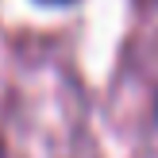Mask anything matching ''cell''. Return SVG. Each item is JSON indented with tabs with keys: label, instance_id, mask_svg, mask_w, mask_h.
Returning a JSON list of instances; mask_svg holds the SVG:
<instances>
[{
	"label": "cell",
	"instance_id": "6da1fadb",
	"mask_svg": "<svg viewBox=\"0 0 158 158\" xmlns=\"http://www.w3.org/2000/svg\"><path fill=\"white\" fill-rule=\"evenodd\" d=\"M39 4H73V0H39Z\"/></svg>",
	"mask_w": 158,
	"mask_h": 158
},
{
	"label": "cell",
	"instance_id": "7a4b0ae2",
	"mask_svg": "<svg viewBox=\"0 0 158 158\" xmlns=\"http://www.w3.org/2000/svg\"><path fill=\"white\" fill-rule=\"evenodd\" d=\"M154 112H158V97H154Z\"/></svg>",
	"mask_w": 158,
	"mask_h": 158
}]
</instances>
